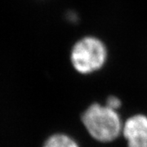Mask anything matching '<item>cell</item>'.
Instances as JSON below:
<instances>
[{
    "label": "cell",
    "instance_id": "4",
    "mask_svg": "<svg viewBox=\"0 0 147 147\" xmlns=\"http://www.w3.org/2000/svg\"><path fill=\"white\" fill-rule=\"evenodd\" d=\"M42 147H81L79 142L66 132H57L45 141Z\"/></svg>",
    "mask_w": 147,
    "mask_h": 147
},
{
    "label": "cell",
    "instance_id": "3",
    "mask_svg": "<svg viewBox=\"0 0 147 147\" xmlns=\"http://www.w3.org/2000/svg\"><path fill=\"white\" fill-rule=\"evenodd\" d=\"M122 137L126 147H147V115L137 113L125 119Z\"/></svg>",
    "mask_w": 147,
    "mask_h": 147
},
{
    "label": "cell",
    "instance_id": "2",
    "mask_svg": "<svg viewBox=\"0 0 147 147\" xmlns=\"http://www.w3.org/2000/svg\"><path fill=\"white\" fill-rule=\"evenodd\" d=\"M107 58L104 43L95 37H85L74 45L70 61L76 72L88 75L102 68Z\"/></svg>",
    "mask_w": 147,
    "mask_h": 147
},
{
    "label": "cell",
    "instance_id": "1",
    "mask_svg": "<svg viewBox=\"0 0 147 147\" xmlns=\"http://www.w3.org/2000/svg\"><path fill=\"white\" fill-rule=\"evenodd\" d=\"M80 122L88 136L100 144H110L122 136L123 119L120 113L99 102H92L84 110Z\"/></svg>",
    "mask_w": 147,
    "mask_h": 147
}]
</instances>
